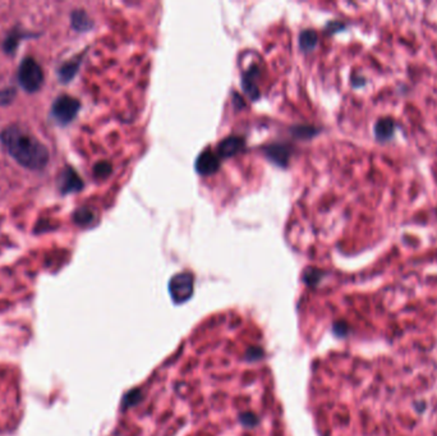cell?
<instances>
[{"mask_svg":"<svg viewBox=\"0 0 437 436\" xmlns=\"http://www.w3.org/2000/svg\"><path fill=\"white\" fill-rule=\"evenodd\" d=\"M1 140L13 159L28 169H42L49 160V151L35 136L18 126L5 128Z\"/></svg>","mask_w":437,"mask_h":436,"instance_id":"6da1fadb","label":"cell"},{"mask_svg":"<svg viewBox=\"0 0 437 436\" xmlns=\"http://www.w3.org/2000/svg\"><path fill=\"white\" fill-rule=\"evenodd\" d=\"M18 81L26 91L35 92L44 82V72L33 58H26L18 69Z\"/></svg>","mask_w":437,"mask_h":436,"instance_id":"7a4b0ae2","label":"cell"},{"mask_svg":"<svg viewBox=\"0 0 437 436\" xmlns=\"http://www.w3.org/2000/svg\"><path fill=\"white\" fill-rule=\"evenodd\" d=\"M79 110V103L72 96L63 95L55 100L53 105V117L60 124L71 123Z\"/></svg>","mask_w":437,"mask_h":436,"instance_id":"3957f363","label":"cell"},{"mask_svg":"<svg viewBox=\"0 0 437 436\" xmlns=\"http://www.w3.org/2000/svg\"><path fill=\"white\" fill-rule=\"evenodd\" d=\"M398 124L393 117H381L373 124V136L380 144H386L395 137Z\"/></svg>","mask_w":437,"mask_h":436,"instance_id":"277c9868","label":"cell"},{"mask_svg":"<svg viewBox=\"0 0 437 436\" xmlns=\"http://www.w3.org/2000/svg\"><path fill=\"white\" fill-rule=\"evenodd\" d=\"M197 171L201 174H212L219 169V155L212 151L206 150L197 159Z\"/></svg>","mask_w":437,"mask_h":436,"instance_id":"5b68a950","label":"cell"},{"mask_svg":"<svg viewBox=\"0 0 437 436\" xmlns=\"http://www.w3.org/2000/svg\"><path fill=\"white\" fill-rule=\"evenodd\" d=\"M62 191L64 192H76L82 188V180L77 175L76 171L71 168H67V170L63 173L62 178Z\"/></svg>","mask_w":437,"mask_h":436,"instance_id":"8992f818","label":"cell"},{"mask_svg":"<svg viewBox=\"0 0 437 436\" xmlns=\"http://www.w3.org/2000/svg\"><path fill=\"white\" fill-rule=\"evenodd\" d=\"M244 141L239 137H229V139L224 140L220 145H219V156H232L235 152L241 150L243 147Z\"/></svg>","mask_w":437,"mask_h":436,"instance_id":"52a82bcc","label":"cell"},{"mask_svg":"<svg viewBox=\"0 0 437 436\" xmlns=\"http://www.w3.org/2000/svg\"><path fill=\"white\" fill-rule=\"evenodd\" d=\"M257 78V68L252 67L250 71L247 72L246 76L243 77V86L248 94H253V98L257 96V89H256L253 80Z\"/></svg>","mask_w":437,"mask_h":436,"instance_id":"ba28073f","label":"cell"},{"mask_svg":"<svg viewBox=\"0 0 437 436\" xmlns=\"http://www.w3.org/2000/svg\"><path fill=\"white\" fill-rule=\"evenodd\" d=\"M317 33L312 30H305L304 32L300 35V46L304 50H312L314 46L317 45Z\"/></svg>","mask_w":437,"mask_h":436,"instance_id":"9c48e42d","label":"cell"},{"mask_svg":"<svg viewBox=\"0 0 437 436\" xmlns=\"http://www.w3.org/2000/svg\"><path fill=\"white\" fill-rule=\"evenodd\" d=\"M78 64L79 63L78 62H69V63H67V64H64L62 67V69H60V71H59V76H60V78H62L63 81H64V82H67V81H69L72 78V77L74 76V74H76V72H77V68H78Z\"/></svg>","mask_w":437,"mask_h":436,"instance_id":"30bf717a","label":"cell"},{"mask_svg":"<svg viewBox=\"0 0 437 436\" xmlns=\"http://www.w3.org/2000/svg\"><path fill=\"white\" fill-rule=\"evenodd\" d=\"M73 26L78 30H86V28L91 26V22L87 18L86 13L76 12L73 13Z\"/></svg>","mask_w":437,"mask_h":436,"instance_id":"8fae6325","label":"cell"},{"mask_svg":"<svg viewBox=\"0 0 437 436\" xmlns=\"http://www.w3.org/2000/svg\"><path fill=\"white\" fill-rule=\"evenodd\" d=\"M94 219V214L88 209H81L76 212V221L78 224H90Z\"/></svg>","mask_w":437,"mask_h":436,"instance_id":"7c38bea8","label":"cell"},{"mask_svg":"<svg viewBox=\"0 0 437 436\" xmlns=\"http://www.w3.org/2000/svg\"><path fill=\"white\" fill-rule=\"evenodd\" d=\"M110 171H112V168H110V165H109L108 162H100V164H97L96 168H95V175L104 178L106 177L108 174H110Z\"/></svg>","mask_w":437,"mask_h":436,"instance_id":"4fadbf2b","label":"cell"}]
</instances>
